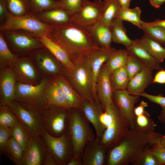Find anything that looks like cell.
Masks as SVG:
<instances>
[{
    "mask_svg": "<svg viewBox=\"0 0 165 165\" xmlns=\"http://www.w3.org/2000/svg\"><path fill=\"white\" fill-rule=\"evenodd\" d=\"M19 121L7 105H0V126L12 128Z\"/></svg>",
    "mask_w": 165,
    "mask_h": 165,
    "instance_id": "obj_41",
    "label": "cell"
},
{
    "mask_svg": "<svg viewBox=\"0 0 165 165\" xmlns=\"http://www.w3.org/2000/svg\"><path fill=\"white\" fill-rule=\"evenodd\" d=\"M81 2L82 0H57V8L66 10L72 16L79 10Z\"/></svg>",
    "mask_w": 165,
    "mask_h": 165,
    "instance_id": "obj_44",
    "label": "cell"
},
{
    "mask_svg": "<svg viewBox=\"0 0 165 165\" xmlns=\"http://www.w3.org/2000/svg\"><path fill=\"white\" fill-rule=\"evenodd\" d=\"M103 110L98 101L94 103L84 100L82 111L93 125L95 130L96 138L101 140L105 130L101 121Z\"/></svg>",
    "mask_w": 165,
    "mask_h": 165,
    "instance_id": "obj_19",
    "label": "cell"
},
{
    "mask_svg": "<svg viewBox=\"0 0 165 165\" xmlns=\"http://www.w3.org/2000/svg\"><path fill=\"white\" fill-rule=\"evenodd\" d=\"M86 28L100 48L108 50L114 48L111 46L112 41L110 26L99 21Z\"/></svg>",
    "mask_w": 165,
    "mask_h": 165,
    "instance_id": "obj_22",
    "label": "cell"
},
{
    "mask_svg": "<svg viewBox=\"0 0 165 165\" xmlns=\"http://www.w3.org/2000/svg\"><path fill=\"white\" fill-rule=\"evenodd\" d=\"M104 4L99 21L110 26L112 21L116 18L121 8L118 0H104Z\"/></svg>",
    "mask_w": 165,
    "mask_h": 165,
    "instance_id": "obj_33",
    "label": "cell"
},
{
    "mask_svg": "<svg viewBox=\"0 0 165 165\" xmlns=\"http://www.w3.org/2000/svg\"><path fill=\"white\" fill-rule=\"evenodd\" d=\"M151 5L156 8H159L165 2V0H149Z\"/></svg>",
    "mask_w": 165,
    "mask_h": 165,
    "instance_id": "obj_54",
    "label": "cell"
},
{
    "mask_svg": "<svg viewBox=\"0 0 165 165\" xmlns=\"http://www.w3.org/2000/svg\"><path fill=\"white\" fill-rule=\"evenodd\" d=\"M108 150L95 138L85 146L81 156L82 165H104L106 163Z\"/></svg>",
    "mask_w": 165,
    "mask_h": 165,
    "instance_id": "obj_17",
    "label": "cell"
},
{
    "mask_svg": "<svg viewBox=\"0 0 165 165\" xmlns=\"http://www.w3.org/2000/svg\"><path fill=\"white\" fill-rule=\"evenodd\" d=\"M11 50L19 57L28 56L44 46L40 36L30 31L15 30L0 31Z\"/></svg>",
    "mask_w": 165,
    "mask_h": 165,
    "instance_id": "obj_7",
    "label": "cell"
},
{
    "mask_svg": "<svg viewBox=\"0 0 165 165\" xmlns=\"http://www.w3.org/2000/svg\"><path fill=\"white\" fill-rule=\"evenodd\" d=\"M129 54L134 55L140 60L146 67L153 70L161 69L160 64L149 53L140 42L139 39L133 40L132 44L126 47Z\"/></svg>",
    "mask_w": 165,
    "mask_h": 165,
    "instance_id": "obj_26",
    "label": "cell"
},
{
    "mask_svg": "<svg viewBox=\"0 0 165 165\" xmlns=\"http://www.w3.org/2000/svg\"><path fill=\"white\" fill-rule=\"evenodd\" d=\"M148 107L147 103L143 101H141L139 105L135 107L134 109V114L135 116H138L144 113L145 111V108Z\"/></svg>",
    "mask_w": 165,
    "mask_h": 165,
    "instance_id": "obj_51",
    "label": "cell"
},
{
    "mask_svg": "<svg viewBox=\"0 0 165 165\" xmlns=\"http://www.w3.org/2000/svg\"><path fill=\"white\" fill-rule=\"evenodd\" d=\"M35 65L29 56H18L10 66L16 82L33 85L38 84L41 79Z\"/></svg>",
    "mask_w": 165,
    "mask_h": 165,
    "instance_id": "obj_13",
    "label": "cell"
},
{
    "mask_svg": "<svg viewBox=\"0 0 165 165\" xmlns=\"http://www.w3.org/2000/svg\"><path fill=\"white\" fill-rule=\"evenodd\" d=\"M147 148L138 159L132 164L134 165H159L158 161Z\"/></svg>",
    "mask_w": 165,
    "mask_h": 165,
    "instance_id": "obj_45",
    "label": "cell"
},
{
    "mask_svg": "<svg viewBox=\"0 0 165 165\" xmlns=\"http://www.w3.org/2000/svg\"><path fill=\"white\" fill-rule=\"evenodd\" d=\"M141 43L160 64L165 59V48L144 34L139 39Z\"/></svg>",
    "mask_w": 165,
    "mask_h": 165,
    "instance_id": "obj_30",
    "label": "cell"
},
{
    "mask_svg": "<svg viewBox=\"0 0 165 165\" xmlns=\"http://www.w3.org/2000/svg\"><path fill=\"white\" fill-rule=\"evenodd\" d=\"M67 165H82V159L72 157L69 161Z\"/></svg>",
    "mask_w": 165,
    "mask_h": 165,
    "instance_id": "obj_55",
    "label": "cell"
},
{
    "mask_svg": "<svg viewBox=\"0 0 165 165\" xmlns=\"http://www.w3.org/2000/svg\"><path fill=\"white\" fill-rule=\"evenodd\" d=\"M24 152L21 146L11 136L9 138L3 154L5 155L15 165H20Z\"/></svg>",
    "mask_w": 165,
    "mask_h": 165,
    "instance_id": "obj_34",
    "label": "cell"
},
{
    "mask_svg": "<svg viewBox=\"0 0 165 165\" xmlns=\"http://www.w3.org/2000/svg\"><path fill=\"white\" fill-rule=\"evenodd\" d=\"M51 78L44 76L35 85L16 82L14 100L24 107L39 114L48 105L46 91Z\"/></svg>",
    "mask_w": 165,
    "mask_h": 165,
    "instance_id": "obj_4",
    "label": "cell"
},
{
    "mask_svg": "<svg viewBox=\"0 0 165 165\" xmlns=\"http://www.w3.org/2000/svg\"><path fill=\"white\" fill-rule=\"evenodd\" d=\"M115 49L114 48L112 50H108L100 48L86 55L90 64L95 101L98 100L96 92V85L99 74L103 65L107 60L112 52Z\"/></svg>",
    "mask_w": 165,
    "mask_h": 165,
    "instance_id": "obj_21",
    "label": "cell"
},
{
    "mask_svg": "<svg viewBox=\"0 0 165 165\" xmlns=\"http://www.w3.org/2000/svg\"><path fill=\"white\" fill-rule=\"evenodd\" d=\"M109 79L113 91L126 89L130 79L126 65L112 73Z\"/></svg>",
    "mask_w": 165,
    "mask_h": 165,
    "instance_id": "obj_32",
    "label": "cell"
},
{
    "mask_svg": "<svg viewBox=\"0 0 165 165\" xmlns=\"http://www.w3.org/2000/svg\"><path fill=\"white\" fill-rule=\"evenodd\" d=\"M89 123L82 111L70 108L67 130L72 141L74 158L81 159L85 145L96 138Z\"/></svg>",
    "mask_w": 165,
    "mask_h": 165,
    "instance_id": "obj_3",
    "label": "cell"
},
{
    "mask_svg": "<svg viewBox=\"0 0 165 165\" xmlns=\"http://www.w3.org/2000/svg\"><path fill=\"white\" fill-rule=\"evenodd\" d=\"M156 126L150 114L146 111L142 114L135 116L133 129L141 133H149L154 132Z\"/></svg>",
    "mask_w": 165,
    "mask_h": 165,
    "instance_id": "obj_37",
    "label": "cell"
},
{
    "mask_svg": "<svg viewBox=\"0 0 165 165\" xmlns=\"http://www.w3.org/2000/svg\"><path fill=\"white\" fill-rule=\"evenodd\" d=\"M153 70L145 67L141 71L130 79L127 88L132 94L138 95L153 82Z\"/></svg>",
    "mask_w": 165,
    "mask_h": 165,
    "instance_id": "obj_25",
    "label": "cell"
},
{
    "mask_svg": "<svg viewBox=\"0 0 165 165\" xmlns=\"http://www.w3.org/2000/svg\"><path fill=\"white\" fill-rule=\"evenodd\" d=\"M122 22L117 18H115L112 22L110 27L112 41L116 43L122 44L127 47L132 44L133 40H131L128 36L126 30Z\"/></svg>",
    "mask_w": 165,
    "mask_h": 165,
    "instance_id": "obj_29",
    "label": "cell"
},
{
    "mask_svg": "<svg viewBox=\"0 0 165 165\" xmlns=\"http://www.w3.org/2000/svg\"><path fill=\"white\" fill-rule=\"evenodd\" d=\"M149 150L157 159L159 165H165V147L161 145L160 141L152 145Z\"/></svg>",
    "mask_w": 165,
    "mask_h": 165,
    "instance_id": "obj_46",
    "label": "cell"
},
{
    "mask_svg": "<svg viewBox=\"0 0 165 165\" xmlns=\"http://www.w3.org/2000/svg\"><path fill=\"white\" fill-rule=\"evenodd\" d=\"M42 73L53 76L62 74V64L45 46L33 51L29 55Z\"/></svg>",
    "mask_w": 165,
    "mask_h": 165,
    "instance_id": "obj_14",
    "label": "cell"
},
{
    "mask_svg": "<svg viewBox=\"0 0 165 165\" xmlns=\"http://www.w3.org/2000/svg\"><path fill=\"white\" fill-rule=\"evenodd\" d=\"M35 15L41 21L50 27L60 25L70 22L71 16L67 11L59 8L45 10Z\"/></svg>",
    "mask_w": 165,
    "mask_h": 165,
    "instance_id": "obj_24",
    "label": "cell"
},
{
    "mask_svg": "<svg viewBox=\"0 0 165 165\" xmlns=\"http://www.w3.org/2000/svg\"><path fill=\"white\" fill-rule=\"evenodd\" d=\"M126 65L130 80L146 67L137 57L130 54H129Z\"/></svg>",
    "mask_w": 165,
    "mask_h": 165,
    "instance_id": "obj_42",
    "label": "cell"
},
{
    "mask_svg": "<svg viewBox=\"0 0 165 165\" xmlns=\"http://www.w3.org/2000/svg\"><path fill=\"white\" fill-rule=\"evenodd\" d=\"M141 10L139 7L130 9L121 8L116 18L122 21H127L141 29L143 21L141 20Z\"/></svg>",
    "mask_w": 165,
    "mask_h": 165,
    "instance_id": "obj_36",
    "label": "cell"
},
{
    "mask_svg": "<svg viewBox=\"0 0 165 165\" xmlns=\"http://www.w3.org/2000/svg\"><path fill=\"white\" fill-rule=\"evenodd\" d=\"M141 29L145 34L162 46H165V28L157 26L149 25L146 24V22L143 21Z\"/></svg>",
    "mask_w": 165,
    "mask_h": 165,
    "instance_id": "obj_39",
    "label": "cell"
},
{
    "mask_svg": "<svg viewBox=\"0 0 165 165\" xmlns=\"http://www.w3.org/2000/svg\"><path fill=\"white\" fill-rule=\"evenodd\" d=\"M43 165H57L52 155L49 152L47 153L44 159Z\"/></svg>",
    "mask_w": 165,
    "mask_h": 165,
    "instance_id": "obj_52",
    "label": "cell"
},
{
    "mask_svg": "<svg viewBox=\"0 0 165 165\" xmlns=\"http://www.w3.org/2000/svg\"><path fill=\"white\" fill-rule=\"evenodd\" d=\"M160 142L161 145L165 147V134L162 135L160 139Z\"/></svg>",
    "mask_w": 165,
    "mask_h": 165,
    "instance_id": "obj_58",
    "label": "cell"
},
{
    "mask_svg": "<svg viewBox=\"0 0 165 165\" xmlns=\"http://www.w3.org/2000/svg\"><path fill=\"white\" fill-rule=\"evenodd\" d=\"M44 46L46 47L68 71L73 69L75 64L66 52L60 46L50 39L47 35L40 36Z\"/></svg>",
    "mask_w": 165,
    "mask_h": 165,
    "instance_id": "obj_27",
    "label": "cell"
},
{
    "mask_svg": "<svg viewBox=\"0 0 165 165\" xmlns=\"http://www.w3.org/2000/svg\"><path fill=\"white\" fill-rule=\"evenodd\" d=\"M57 0H31V13L35 15L42 11L57 8Z\"/></svg>",
    "mask_w": 165,
    "mask_h": 165,
    "instance_id": "obj_43",
    "label": "cell"
},
{
    "mask_svg": "<svg viewBox=\"0 0 165 165\" xmlns=\"http://www.w3.org/2000/svg\"><path fill=\"white\" fill-rule=\"evenodd\" d=\"M162 109L158 116V119L161 122L165 124V108Z\"/></svg>",
    "mask_w": 165,
    "mask_h": 165,
    "instance_id": "obj_57",
    "label": "cell"
},
{
    "mask_svg": "<svg viewBox=\"0 0 165 165\" xmlns=\"http://www.w3.org/2000/svg\"><path fill=\"white\" fill-rule=\"evenodd\" d=\"M41 135L57 165H67L73 154L72 144L68 131L59 137H55L44 130Z\"/></svg>",
    "mask_w": 165,
    "mask_h": 165,
    "instance_id": "obj_10",
    "label": "cell"
},
{
    "mask_svg": "<svg viewBox=\"0 0 165 165\" xmlns=\"http://www.w3.org/2000/svg\"><path fill=\"white\" fill-rule=\"evenodd\" d=\"M138 96L144 97L150 101L160 105L162 108H165V97L162 94L158 95H152L143 92Z\"/></svg>",
    "mask_w": 165,
    "mask_h": 165,
    "instance_id": "obj_48",
    "label": "cell"
},
{
    "mask_svg": "<svg viewBox=\"0 0 165 165\" xmlns=\"http://www.w3.org/2000/svg\"><path fill=\"white\" fill-rule=\"evenodd\" d=\"M162 135L144 133L130 129L121 141L108 150L107 165H127L137 160L144 151L160 141Z\"/></svg>",
    "mask_w": 165,
    "mask_h": 165,
    "instance_id": "obj_2",
    "label": "cell"
},
{
    "mask_svg": "<svg viewBox=\"0 0 165 165\" xmlns=\"http://www.w3.org/2000/svg\"><path fill=\"white\" fill-rule=\"evenodd\" d=\"M128 55L126 49H115L112 52L105 64L109 75L126 64Z\"/></svg>",
    "mask_w": 165,
    "mask_h": 165,
    "instance_id": "obj_31",
    "label": "cell"
},
{
    "mask_svg": "<svg viewBox=\"0 0 165 165\" xmlns=\"http://www.w3.org/2000/svg\"><path fill=\"white\" fill-rule=\"evenodd\" d=\"M51 27L41 21L32 13L15 16L8 12L6 18L0 25V31L22 30L32 32L39 36L47 35Z\"/></svg>",
    "mask_w": 165,
    "mask_h": 165,
    "instance_id": "obj_9",
    "label": "cell"
},
{
    "mask_svg": "<svg viewBox=\"0 0 165 165\" xmlns=\"http://www.w3.org/2000/svg\"><path fill=\"white\" fill-rule=\"evenodd\" d=\"M8 11L5 0H0V23L2 24L5 20Z\"/></svg>",
    "mask_w": 165,
    "mask_h": 165,
    "instance_id": "obj_49",
    "label": "cell"
},
{
    "mask_svg": "<svg viewBox=\"0 0 165 165\" xmlns=\"http://www.w3.org/2000/svg\"><path fill=\"white\" fill-rule=\"evenodd\" d=\"M7 105L24 126L30 137L41 135L45 130L39 114L24 107L14 100Z\"/></svg>",
    "mask_w": 165,
    "mask_h": 165,
    "instance_id": "obj_11",
    "label": "cell"
},
{
    "mask_svg": "<svg viewBox=\"0 0 165 165\" xmlns=\"http://www.w3.org/2000/svg\"><path fill=\"white\" fill-rule=\"evenodd\" d=\"M104 1L82 0L79 10L72 15L70 22L87 28L99 21L101 18Z\"/></svg>",
    "mask_w": 165,
    "mask_h": 165,
    "instance_id": "obj_12",
    "label": "cell"
},
{
    "mask_svg": "<svg viewBox=\"0 0 165 165\" xmlns=\"http://www.w3.org/2000/svg\"><path fill=\"white\" fill-rule=\"evenodd\" d=\"M105 110L108 114L109 119L100 142L108 150L121 141L130 128L129 122L113 101Z\"/></svg>",
    "mask_w": 165,
    "mask_h": 165,
    "instance_id": "obj_6",
    "label": "cell"
},
{
    "mask_svg": "<svg viewBox=\"0 0 165 165\" xmlns=\"http://www.w3.org/2000/svg\"><path fill=\"white\" fill-rule=\"evenodd\" d=\"M11 129L12 136L20 145L24 152L30 138L28 132L19 120Z\"/></svg>",
    "mask_w": 165,
    "mask_h": 165,
    "instance_id": "obj_40",
    "label": "cell"
},
{
    "mask_svg": "<svg viewBox=\"0 0 165 165\" xmlns=\"http://www.w3.org/2000/svg\"><path fill=\"white\" fill-rule=\"evenodd\" d=\"M52 77L61 88L70 108L82 111L85 100L77 92L65 77L61 74Z\"/></svg>",
    "mask_w": 165,
    "mask_h": 165,
    "instance_id": "obj_23",
    "label": "cell"
},
{
    "mask_svg": "<svg viewBox=\"0 0 165 165\" xmlns=\"http://www.w3.org/2000/svg\"><path fill=\"white\" fill-rule=\"evenodd\" d=\"M70 110L58 105H48L39 113L45 130L55 137L65 133L67 130Z\"/></svg>",
    "mask_w": 165,
    "mask_h": 165,
    "instance_id": "obj_8",
    "label": "cell"
},
{
    "mask_svg": "<svg viewBox=\"0 0 165 165\" xmlns=\"http://www.w3.org/2000/svg\"><path fill=\"white\" fill-rule=\"evenodd\" d=\"M41 135L30 137L20 165H41L48 152Z\"/></svg>",
    "mask_w": 165,
    "mask_h": 165,
    "instance_id": "obj_15",
    "label": "cell"
},
{
    "mask_svg": "<svg viewBox=\"0 0 165 165\" xmlns=\"http://www.w3.org/2000/svg\"><path fill=\"white\" fill-rule=\"evenodd\" d=\"M153 83L165 84V69L161 68L158 70L153 77Z\"/></svg>",
    "mask_w": 165,
    "mask_h": 165,
    "instance_id": "obj_50",
    "label": "cell"
},
{
    "mask_svg": "<svg viewBox=\"0 0 165 165\" xmlns=\"http://www.w3.org/2000/svg\"><path fill=\"white\" fill-rule=\"evenodd\" d=\"M97 100L103 110L113 102L112 89L109 75L105 64L103 65L98 77L96 85Z\"/></svg>",
    "mask_w": 165,
    "mask_h": 165,
    "instance_id": "obj_18",
    "label": "cell"
},
{
    "mask_svg": "<svg viewBox=\"0 0 165 165\" xmlns=\"http://www.w3.org/2000/svg\"><path fill=\"white\" fill-rule=\"evenodd\" d=\"M11 136V128L0 126V151L2 154H3Z\"/></svg>",
    "mask_w": 165,
    "mask_h": 165,
    "instance_id": "obj_47",
    "label": "cell"
},
{
    "mask_svg": "<svg viewBox=\"0 0 165 165\" xmlns=\"http://www.w3.org/2000/svg\"><path fill=\"white\" fill-rule=\"evenodd\" d=\"M74 68L68 71L64 68L62 74L77 92L84 100L94 101L90 64L86 55L74 63Z\"/></svg>",
    "mask_w": 165,
    "mask_h": 165,
    "instance_id": "obj_5",
    "label": "cell"
},
{
    "mask_svg": "<svg viewBox=\"0 0 165 165\" xmlns=\"http://www.w3.org/2000/svg\"><path fill=\"white\" fill-rule=\"evenodd\" d=\"M122 8H129L131 0H118Z\"/></svg>",
    "mask_w": 165,
    "mask_h": 165,
    "instance_id": "obj_56",
    "label": "cell"
},
{
    "mask_svg": "<svg viewBox=\"0 0 165 165\" xmlns=\"http://www.w3.org/2000/svg\"><path fill=\"white\" fill-rule=\"evenodd\" d=\"M146 24L150 26H157L165 29V20H157L153 21L146 22Z\"/></svg>",
    "mask_w": 165,
    "mask_h": 165,
    "instance_id": "obj_53",
    "label": "cell"
},
{
    "mask_svg": "<svg viewBox=\"0 0 165 165\" xmlns=\"http://www.w3.org/2000/svg\"><path fill=\"white\" fill-rule=\"evenodd\" d=\"M51 27L47 36L66 52L74 63L100 48L86 28L71 22Z\"/></svg>",
    "mask_w": 165,
    "mask_h": 165,
    "instance_id": "obj_1",
    "label": "cell"
},
{
    "mask_svg": "<svg viewBox=\"0 0 165 165\" xmlns=\"http://www.w3.org/2000/svg\"><path fill=\"white\" fill-rule=\"evenodd\" d=\"M10 50L0 32V66L1 69L10 67L18 57Z\"/></svg>",
    "mask_w": 165,
    "mask_h": 165,
    "instance_id": "obj_38",
    "label": "cell"
},
{
    "mask_svg": "<svg viewBox=\"0 0 165 165\" xmlns=\"http://www.w3.org/2000/svg\"><path fill=\"white\" fill-rule=\"evenodd\" d=\"M16 78L11 68L1 69L0 73V105H7L14 100Z\"/></svg>",
    "mask_w": 165,
    "mask_h": 165,
    "instance_id": "obj_20",
    "label": "cell"
},
{
    "mask_svg": "<svg viewBox=\"0 0 165 165\" xmlns=\"http://www.w3.org/2000/svg\"><path fill=\"white\" fill-rule=\"evenodd\" d=\"M139 96L130 94L127 89L113 91L114 103L123 116L129 122L130 129L134 127V105Z\"/></svg>",
    "mask_w": 165,
    "mask_h": 165,
    "instance_id": "obj_16",
    "label": "cell"
},
{
    "mask_svg": "<svg viewBox=\"0 0 165 165\" xmlns=\"http://www.w3.org/2000/svg\"><path fill=\"white\" fill-rule=\"evenodd\" d=\"M46 99L48 105H58L70 108L61 88L52 77L47 88Z\"/></svg>",
    "mask_w": 165,
    "mask_h": 165,
    "instance_id": "obj_28",
    "label": "cell"
},
{
    "mask_svg": "<svg viewBox=\"0 0 165 165\" xmlns=\"http://www.w3.org/2000/svg\"><path fill=\"white\" fill-rule=\"evenodd\" d=\"M8 12L15 16H21L31 13V0H5Z\"/></svg>",
    "mask_w": 165,
    "mask_h": 165,
    "instance_id": "obj_35",
    "label": "cell"
}]
</instances>
